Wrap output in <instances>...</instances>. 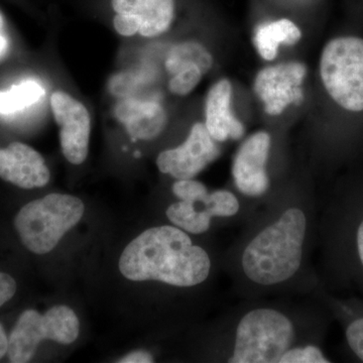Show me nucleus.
Returning <instances> with one entry per match:
<instances>
[{
	"instance_id": "nucleus-1",
	"label": "nucleus",
	"mask_w": 363,
	"mask_h": 363,
	"mask_svg": "<svg viewBox=\"0 0 363 363\" xmlns=\"http://www.w3.org/2000/svg\"><path fill=\"white\" fill-rule=\"evenodd\" d=\"M220 259L241 300L312 297L322 286L312 264L320 204L309 193H267Z\"/></svg>"
},
{
	"instance_id": "nucleus-2",
	"label": "nucleus",
	"mask_w": 363,
	"mask_h": 363,
	"mask_svg": "<svg viewBox=\"0 0 363 363\" xmlns=\"http://www.w3.org/2000/svg\"><path fill=\"white\" fill-rule=\"evenodd\" d=\"M328 309L318 298L241 300L226 310L216 327L215 362L279 363L286 351L323 342Z\"/></svg>"
},
{
	"instance_id": "nucleus-3",
	"label": "nucleus",
	"mask_w": 363,
	"mask_h": 363,
	"mask_svg": "<svg viewBox=\"0 0 363 363\" xmlns=\"http://www.w3.org/2000/svg\"><path fill=\"white\" fill-rule=\"evenodd\" d=\"M211 252L175 225L152 227L123 250L119 269L130 281H155L174 288L204 285L211 279Z\"/></svg>"
},
{
	"instance_id": "nucleus-4",
	"label": "nucleus",
	"mask_w": 363,
	"mask_h": 363,
	"mask_svg": "<svg viewBox=\"0 0 363 363\" xmlns=\"http://www.w3.org/2000/svg\"><path fill=\"white\" fill-rule=\"evenodd\" d=\"M317 247L322 285L363 295V196H338L320 204Z\"/></svg>"
},
{
	"instance_id": "nucleus-5",
	"label": "nucleus",
	"mask_w": 363,
	"mask_h": 363,
	"mask_svg": "<svg viewBox=\"0 0 363 363\" xmlns=\"http://www.w3.org/2000/svg\"><path fill=\"white\" fill-rule=\"evenodd\" d=\"M84 204L75 196L50 194L25 205L14 219L21 242L37 255L51 252L67 231L84 214Z\"/></svg>"
},
{
	"instance_id": "nucleus-6",
	"label": "nucleus",
	"mask_w": 363,
	"mask_h": 363,
	"mask_svg": "<svg viewBox=\"0 0 363 363\" xmlns=\"http://www.w3.org/2000/svg\"><path fill=\"white\" fill-rule=\"evenodd\" d=\"M320 73L327 92L346 111H363V40L336 38L325 45Z\"/></svg>"
},
{
	"instance_id": "nucleus-7",
	"label": "nucleus",
	"mask_w": 363,
	"mask_h": 363,
	"mask_svg": "<svg viewBox=\"0 0 363 363\" xmlns=\"http://www.w3.org/2000/svg\"><path fill=\"white\" fill-rule=\"evenodd\" d=\"M78 335V318L67 306H55L44 315L35 310H26L18 318L9 338V362H30L44 339L70 344Z\"/></svg>"
},
{
	"instance_id": "nucleus-8",
	"label": "nucleus",
	"mask_w": 363,
	"mask_h": 363,
	"mask_svg": "<svg viewBox=\"0 0 363 363\" xmlns=\"http://www.w3.org/2000/svg\"><path fill=\"white\" fill-rule=\"evenodd\" d=\"M112 25L117 35L155 39L171 28L175 0H111Z\"/></svg>"
},
{
	"instance_id": "nucleus-9",
	"label": "nucleus",
	"mask_w": 363,
	"mask_h": 363,
	"mask_svg": "<svg viewBox=\"0 0 363 363\" xmlns=\"http://www.w3.org/2000/svg\"><path fill=\"white\" fill-rule=\"evenodd\" d=\"M50 106L59 128L60 145L64 157L71 164H83L89 152V111L82 101L63 90L52 93Z\"/></svg>"
},
{
	"instance_id": "nucleus-10",
	"label": "nucleus",
	"mask_w": 363,
	"mask_h": 363,
	"mask_svg": "<svg viewBox=\"0 0 363 363\" xmlns=\"http://www.w3.org/2000/svg\"><path fill=\"white\" fill-rule=\"evenodd\" d=\"M220 154L218 143L208 133L205 123H197L191 128L185 142L157 156V167L161 173L176 180L194 179Z\"/></svg>"
},
{
	"instance_id": "nucleus-11",
	"label": "nucleus",
	"mask_w": 363,
	"mask_h": 363,
	"mask_svg": "<svg viewBox=\"0 0 363 363\" xmlns=\"http://www.w3.org/2000/svg\"><path fill=\"white\" fill-rule=\"evenodd\" d=\"M271 136L259 131L240 145L233 164L234 185L243 197L262 199L271 190L267 175V160L271 150Z\"/></svg>"
},
{
	"instance_id": "nucleus-12",
	"label": "nucleus",
	"mask_w": 363,
	"mask_h": 363,
	"mask_svg": "<svg viewBox=\"0 0 363 363\" xmlns=\"http://www.w3.org/2000/svg\"><path fill=\"white\" fill-rule=\"evenodd\" d=\"M306 66L297 62L267 67L257 74L255 91L262 99L269 116H279L291 104L304 101L301 85L306 76Z\"/></svg>"
},
{
	"instance_id": "nucleus-13",
	"label": "nucleus",
	"mask_w": 363,
	"mask_h": 363,
	"mask_svg": "<svg viewBox=\"0 0 363 363\" xmlns=\"http://www.w3.org/2000/svg\"><path fill=\"white\" fill-rule=\"evenodd\" d=\"M0 178L23 189L45 187L51 179L47 162L26 143L13 142L0 149Z\"/></svg>"
},
{
	"instance_id": "nucleus-14",
	"label": "nucleus",
	"mask_w": 363,
	"mask_h": 363,
	"mask_svg": "<svg viewBox=\"0 0 363 363\" xmlns=\"http://www.w3.org/2000/svg\"><path fill=\"white\" fill-rule=\"evenodd\" d=\"M233 87L226 79L215 83L206 98L205 105V126L208 133L217 143L228 138L240 140L245 135L242 123L231 111Z\"/></svg>"
},
{
	"instance_id": "nucleus-15",
	"label": "nucleus",
	"mask_w": 363,
	"mask_h": 363,
	"mask_svg": "<svg viewBox=\"0 0 363 363\" xmlns=\"http://www.w3.org/2000/svg\"><path fill=\"white\" fill-rule=\"evenodd\" d=\"M116 114L119 123L135 140H154L167 124L164 108L150 100L128 98L117 105Z\"/></svg>"
},
{
	"instance_id": "nucleus-16",
	"label": "nucleus",
	"mask_w": 363,
	"mask_h": 363,
	"mask_svg": "<svg viewBox=\"0 0 363 363\" xmlns=\"http://www.w3.org/2000/svg\"><path fill=\"white\" fill-rule=\"evenodd\" d=\"M313 297L323 303L330 315L341 322L348 351L357 362H363V303L333 297L323 286Z\"/></svg>"
},
{
	"instance_id": "nucleus-17",
	"label": "nucleus",
	"mask_w": 363,
	"mask_h": 363,
	"mask_svg": "<svg viewBox=\"0 0 363 363\" xmlns=\"http://www.w3.org/2000/svg\"><path fill=\"white\" fill-rule=\"evenodd\" d=\"M301 37L300 28L293 21L284 18L259 26L255 32V45L262 58L272 61L278 55L279 45H295Z\"/></svg>"
},
{
	"instance_id": "nucleus-18",
	"label": "nucleus",
	"mask_w": 363,
	"mask_h": 363,
	"mask_svg": "<svg viewBox=\"0 0 363 363\" xmlns=\"http://www.w3.org/2000/svg\"><path fill=\"white\" fill-rule=\"evenodd\" d=\"M189 65L199 67L205 75L213 65V58L204 45L195 40H187L173 45L164 61L166 71L172 76Z\"/></svg>"
},
{
	"instance_id": "nucleus-19",
	"label": "nucleus",
	"mask_w": 363,
	"mask_h": 363,
	"mask_svg": "<svg viewBox=\"0 0 363 363\" xmlns=\"http://www.w3.org/2000/svg\"><path fill=\"white\" fill-rule=\"evenodd\" d=\"M167 217L174 225L188 233H206L211 229L212 220L206 214L200 213L195 209L194 202L179 200L167 208Z\"/></svg>"
},
{
	"instance_id": "nucleus-20",
	"label": "nucleus",
	"mask_w": 363,
	"mask_h": 363,
	"mask_svg": "<svg viewBox=\"0 0 363 363\" xmlns=\"http://www.w3.org/2000/svg\"><path fill=\"white\" fill-rule=\"evenodd\" d=\"M42 87L38 83L28 81L11 89L0 92V114H11L30 106L42 96Z\"/></svg>"
},
{
	"instance_id": "nucleus-21",
	"label": "nucleus",
	"mask_w": 363,
	"mask_h": 363,
	"mask_svg": "<svg viewBox=\"0 0 363 363\" xmlns=\"http://www.w3.org/2000/svg\"><path fill=\"white\" fill-rule=\"evenodd\" d=\"M204 74L199 67L189 65L171 76L168 88L172 94L176 96H186L197 87Z\"/></svg>"
},
{
	"instance_id": "nucleus-22",
	"label": "nucleus",
	"mask_w": 363,
	"mask_h": 363,
	"mask_svg": "<svg viewBox=\"0 0 363 363\" xmlns=\"http://www.w3.org/2000/svg\"><path fill=\"white\" fill-rule=\"evenodd\" d=\"M321 344L308 343L298 345L286 351L279 363H330Z\"/></svg>"
},
{
	"instance_id": "nucleus-23",
	"label": "nucleus",
	"mask_w": 363,
	"mask_h": 363,
	"mask_svg": "<svg viewBox=\"0 0 363 363\" xmlns=\"http://www.w3.org/2000/svg\"><path fill=\"white\" fill-rule=\"evenodd\" d=\"M177 199L184 201H199L204 199L209 193L206 186L194 179L177 180L172 187Z\"/></svg>"
},
{
	"instance_id": "nucleus-24",
	"label": "nucleus",
	"mask_w": 363,
	"mask_h": 363,
	"mask_svg": "<svg viewBox=\"0 0 363 363\" xmlns=\"http://www.w3.org/2000/svg\"><path fill=\"white\" fill-rule=\"evenodd\" d=\"M16 292V283L13 277L0 272V307L9 302Z\"/></svg>"
},
{
	"instance_id": "nucleus-25",
	"label": "nucleus",
	"mask_w": 363,
	"mask_h": 363,
	"mask_svg": "<svg viewBox=\"0 0 363 363\" xmlns=\"http://www.w3.org/2000/svg\"><path fill=\"white\" fill-rule=\"evenodd\" d=\"M121 363H150L154 362V357L147 351H135L119 360Z\"/></svg>"
},
{
	"instance_id": "nucleus-26",
	"label": "nucleus",
	"mask_w": 363,
	"mask_h": 363,
	"mask_svg": "<svg viewBox=\"0 0 363 363\" xmlns=\"http://www.w3.org/2000/svg\"><path fill=\"white\" fill-rule=\"evenodd\" d=\"M7 348H9V339L4 327L0 324V359L6 354Z\"/></svg>"
},
{
	"instance_id": "nucleus-27",
	"label": "nucleus",
	"mask_w": 363,
	"mask_h": 363,
	"mask_svg": "<svg viewBox=\"0 0 363 363\" xmlns=\"http://www.w3.org/2000/svg\"><path fill=\"white\" fill-rule=\"evenodd\" d=\"M9 42L7 37L4 33V30L0 32V61L2 59L6 58L7 52H9Z\"/></svg>"
},
{
	"instance_id": "nucleus-28",
	"label": "nucleus",
	"mask_w": 363,
	"mask_h": 363,
	"mask_svg": "<svg viewBox=\"0 0 363 363\" xmlns=\"http://www.w3.org/2000/svg\"><path fill=\"white\" fill-rule=\"evenodd\" d=\"M4 26H6V21H4V16L0 13V32L4 30Z\"/></svg>"
}]
</instances>
